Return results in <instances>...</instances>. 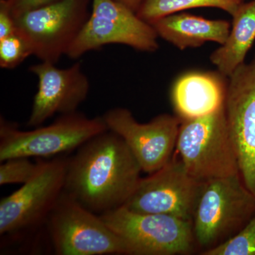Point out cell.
<instances>
[{
    "instance_id": "obj_1",
    "label": "cell",
    "mask_w": 255,
    "mask_h": 255,
    "mask_svg": "<svg viewBox=\"0 0 255 255\" xmlns=\"http://www.w3.org/2000/svg\"><path fill=\"white\" fill-rule=\"evenodd\" d=\"M141 172L123 139L107 130L68 157L64 191L92 212L101 215L125 205Z\"/></svg>"
},
{
    "instance_id": "obj_2",
    "label": "cell",
    "mask_w": 255,
    "mask_h": 255,
    "mask_svg": "<svg viewBox=\"0 0 255 255\" xmlns=\"http://www.w3.org/2000/svg\"><path fill=\"white\" fill-rule=\"evenodd\" d=\"M255 214V195L241 174L203 182L192 219L195 243L204 251L214 248L236 234Z\"/></svg>"
},
{
    "instance_id": "obj_3",
    "label": "cell",
    "mask_w": 255,
    "mask_h": 255,
    "mask_svg": "<svg viewBox=\"0 0 255 255\" xmlns=\"http://www.w3.org/2000/svg\"><path fill=\"white\" fill-rule=\"evenodd\" d=\"M176 148L189 174L204 182L239 174L226 108L181 121Z\"/></svg>"
},
{
    "instance_id": "obj_4",
    "label": "cell",
    "mask_w": 255,
    "mask_h": 255,
    "mask_svg": "<svg viewBox=\"0 0 255 255\" xmlns=\"http://www.w3.org/2000/svg\"><path fill=\"white\" fill-rule=\"evenodd\" d=\"M109 130L102 117L85 114L60 115L46 127L22 130L0 118V162L13 157H48L77 150L92 137Z\"/></svg>"
},
{
    "instance_id": "obj_5",
    "label": "cell",
    "mask_w": 255,
    "mask_h": 255,
    "mask_svg": "<svg viewBox=\"0 0 255 255\" xmlns=\"http://www.w3.org/2000/svg\"><path fill=\"white\" fill-rule=\"evenodd\" d=\"M68 157L38 159L34 177L0 201V235L20 238L46 226L65 188Z\"/></svg>"
},
{
    "instance_id": "obj_6",
    "label": "cell",
    "mask_w": 255,
    "mask_h": 255,
    "mask_svg": "<svg viewBox=\"0 0 255 255\" xmlns=\"http://www.w3.org/2000/svg\"><path fill=\"white\" fill-rule=\"evenodd\" d=\"M46 226L55 255H130L127 243L100 215L87 209L65 191Z\"/></svg>"
},
{
    "instance_id": "obj_7",
    "label": "cell",
    "mask_w": 255,
    "mask_h": 255,
    "mask_svg": "<svg viewBox=\"0 0 255 255\" xmlns=\"http://www.w3.org/2000/svg\"><path fill=\"white\" fill-rule=\"evenodd\" d=\"M130 255H187L194 249L192 222L168 215L133 212L125 206L100 215Z\"/></svg>"
},
{
    "instance_id": "obj_8",
    "label": "cell",
    "mask_w": 255,
    "mask_h": 255,
    "mask_svg": "<svg viewBox=\"0 0 255 255\" xmlns=\"http://www.w3.org/2000/svg\"><path fill=\"white\" fill-rule=\"evenodd\" d=\"M158 36L150 23L117 0H92L86 22L67 56L78 59L106 45L122 44L146 53L159 48Z\"/></svg>"
},
{
    "instance_id": "obj_9",
    "label": "cell",
    "mask_w": 255,
    "mask_h": 255,
    "mask_svg": "<svg viewBox=\"0 0 255 255\" xmlns=\"http://www.w3.org/2000/svg\"><path fill=\"white\" fill-rule=\"evenodd\" d=\"M91 0H60L14 18L16 31L26 38L33 55L58 63L76 39L89 17Z\"/></svg>"
},
{
    "instance_id": "obj_10",
    "label": "cell",
    "mask_w": 255,
    "mask_h": 255,
    "mask_svg": "<svg viewBox=\"0 0 255 255\" xmlns=\"http://www.w3.org/2000/svg\"><path fill=\"white\" fill-rule=\"evenodd\" d=\"M202 184L191 177L179 156H172L157 172L140 178L124 206L133 212L168 215L192 222Z\"/></svg>"
},
{
    "instance_id": "obj_11",
    "label": "cell",
    "mask_w": 255,
    "mask_h": 255,
    "mask_svg": "<svg viewBox=\"0 0 255 255\" xmlns=\"http://www.w3.org/2000/svg\"><path fill=\"white\" fill-rule=\"evenodd\" d=\"M109 130L118 134L128 147L142 172H157L172 157L181 120L163 114L145 124L139 123L131 112L117 107L102 116Z\"/></svg>"
},
{
    "instance_id": "obj_12",
    "label": "cell",
    "mask_w": 255,
    "mask_h": 255,
    "mask_svg": "<svg viewBox=\"0 0 255 255\" xmlns=\"http://www.w3.org/2000/svg\"><path fill=\"white\" fill-rule=\"evenodd\" d=\"M225 108L240 174L255 195V58L228 78Z\"/></svg>"
},
{
    "instance_id": "obj_13",
    "label": "cell",
    "mask_w": 255,
    "mask_h": 255,
    "mask_svg": "<svg viewBox=\"0 0 255 255\" xmlns=\"http://www.w3.org/2000/svg\"><path fill=\"white\" fill-rule=\"evenodd\" d=\"M29 71L36 75L38 83L28 127H40L55 114L76 112L89 95L90 81L80 62L58 68L55 64L41 61L31 65Z\"/></svg>"
},
{
    "instance_id": "obj_14",
    "label": "cell",
    "mask_w": 255,
    "mask_h": 255,
    "mask_svg": "<svg viewBox=\"0 0 255 255\" xmlns=\"http://www.w3.org/2000/svg\"><path fill=\"white\" fill-rule=\"evenodd\" d=\"M228 78L219 72H189L174 82L171 100L181 121L199 118L225 105Z\"/></svg>"
},
{
    "instance_id": "obj_15",
    "label": "cell",
    "mask_w": 255,
    "mask_h": 255,
    "mask_svg": "<svg viewBox=\"0 0 255 255\" xmlns=\"http://www.w3.org/2000/svg\"><path fill=\"white\" fill-rule=\"evenodd\" d=\"M151 25L158 37L179 50L199 48L206 42L222 45L231 31L230 23L225 20L207 19L185 13L164 16Z\"/></svg>"
},
{
    "instance_id": "obj_16",
    "label": "cell",
    "mask_w": 255,
    "mask_h": 255,
    "mask_svg": "<svg viewBox=\"0 0 255 255\" xmlns=\"http://www.w3.org/2000/svg\"><path fill=\"white\" fill-rule=\"evenodd\" d=\"M232 16L227 40L210 56L217 71L228 78L245 63L255 41V0L243 2Z\"/></svg>"
},
{
    "instance_id": "obj_17",
    "label": "cell",
    "mask_w": 255,
    "mask_h": 255,
    "mask_svg": "<svg viewBox=\"0 0 255 255\" xmlns=\"http://www.w3.org/2000/svg\"><path fill=\"white\" fill-rule=\"evenodd\" d=\"M243 2L244 0H142L136 14L150 24L164 16L194 8H218L233 16Z\"/></svg>"
},
{
    "instance_id": "obj_18",
    "label": "cell",
    "mask_w": 255,
    "mask_h": 255,
    "mask_svg": "<svg viewBox=\"0 0 255 255\" xmlns=\"http://www.w3.org/2000/svg\"><path fill=\"white\" fill-rule=\"evenodd\" d=\"M202 255H255V214L236 234Z\"/></svg>"
},
{
    "instance_id": "obj_19",
    "label": "cell",
    "mask_w": 255,
    "mask_h": 255,
    "mask_svg": "<svg viewBox=\"0 0 255 255\" xmlns=\"http://www.w3.org/2000/svg\"><path fill=\"white\" fill-rule=\"evenodd\" d=\"M33 55L31 47L18 32L0 39V66L11 70Z\"/></svg>"
},
{
    "instance_id": "obj_20",
    "label": "cell",
    "mask_w": 255,
    "mask_h": 255,
    "mask_svg": "<svg viewBox=\"0 0 255 255\" xmlns=\"http://www.w3.org/2000/svg\"><path fill=\"white\" fill-rule=\"evenodd\" d=\"M39 162H32L28 157H13L1 162L0 185L25 184L34 177Z\"/></svg>"
},
{
    "instance_id": "obj_21",
    "label": "cell",
    "mask_w": 255,
    "mask_h": 255,
    "mask_svg": "<svg viewBox=\"0 0 255 255\" xmlns=\"http://www.w3.org/2000/svg\"><path fill=\"white\" fill-rule=\"evenodd\" d=\"M58 1L60 0H6L14 17Z\"/></svg>"
},
{
    "instance_id": "obj_22",
    "label": "cell",
    "mask_w": 255,
    "mask_h": 255,
    "mask_svg": "<svg viewBox=\"0 0 255 255\" xmlns=\"http://www.w3.org/2000/svg\"><path fill=\"white\" fill-rule=\"evenodd\" d=\"M16 23L6 0H0V39L16 32Z\"/></svg>"
},
{
    "instance_id": "obj_23",
    "label": "cell",
    "mask_w": 255,
    "mask_h": 255,
    "mask_svg": "<svg viewBox=\"0 0 255 255\" xmlns=\"http://www.w3.org/2000/svg\"><path fill=\"white\" fill-rule=\"evenodd\" d=\"M117 1L122 3V4L127 6V7H128L129 9L136 13L142 0H117Z\"/></svg>"
}]
</instances>
